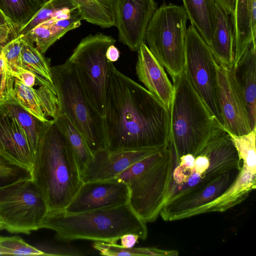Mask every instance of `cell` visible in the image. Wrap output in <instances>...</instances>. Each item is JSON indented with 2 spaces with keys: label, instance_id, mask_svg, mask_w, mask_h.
<instances>
[{
  "label": "cell",
  "instance_id": "1",
  "mask_svg": "<svg viewBox=\"0 0 256 256\" xmlns=\"http://www.w3.org/2000/svg\"><path fill=\"white\" fill-rule=\"evenodd\" d=\"M242 163L230 134L218 126L197 154L174 157L160 216L173 222L240 204L256 188V168Z\"/></svg>",
  "mask_w": 256,
  "mask_h": 256
},
{
  "label": "cell",
  "instance_id": "2",
  "mask_svg": "<svg viewBox=\"0 0 256 256\" xmlns=\"http://www.w3.org/2000/svg\"><path fill=\"white\" fill-rule=\"evenodd\" d=\"M110 150H140L168 146L170 114L145 88L113 66L104 114Z\"/></svg>",
  "mask_w": 256,
  "mask_h": 256
},
{
  "label": "cell",
  "instance_id": "3",
  "mask_svg": "<svg viewBox=\"0 0 256 256\" xmlns=\"http://www.w3.org/2000/svg\"><path fill=\"white\" fill-rule=\"evenodd\" d=\"M31 178L50 212L64 210L83 184L75 155L54 122L36 150Z\"/></svg>",
  "mask_w": 256,
  "mask_h": 256
},
{
  "label": "cell",
  "instance_id": "4",
  "mask_svg": "<svg viewBox=\"0 0 256 256\" xmlns=\"http://www.w3.org/2000/svg\"><path fill=\"white\" fill-rule=\"evenodd\" d=\"M40 228L55 232V238L62 242L86 240L116 244L124 234L132 233L146 239V223L134 212L129 204L76 214L64 210L48 212Z\"/></svg>",
  "mask_w": 256,
  "mask_h": 256
},
{
  "label": "cell",
  "instance_id": "5",
  "mask_svg": "<svg viewBox=\"0 0 256 256\" xmlns=\"http://www.w3.org/2000/svg\"><path fill=\"white\" fill-rule=\"evenodd\" d=\"M172 80L169 142L178 158L197 154L220 125L190 84L184 69Z\"/></svg>",
  "mask_w": 256,
  "mask_h": 256
},
{
  "label": "cell",
  "instance_id": "6",
  "mask_svg": "<svg viewBox=\"0 0 256 256\" xmlns=\"http://www.w3.org/2000/svg\"><path fill=\"white\" fill-rule=\"evenodd\" d=\"M58 114H65L84 136L92 154L107 148L103 116L89 102L73 65L67 60L52 67Z\"/></svg>",
  "mask_w": 256,
  "mask_h": 256
},
{
  "label": "cell",
  "instance_id": "7",
  "mask_svg": "<svg viewBox=\"0 0 256 256\" xmlns=\"http://www.w3.org/2000/svg\"><path fill=\"white\" fill-rule=\"evenodd\" d=\"M188 20L183 6L164 4L156 10L146 30L148 47L172 80L184 69Z\"/></svg>",
  "mask_w": 256,
  "mask_h": 256
},
{
  "label": "cell",
  "instance_id": "8",
  "mask_svg": "<svg viewBox=\"0 0 256 256\" xmlns=\"http://www.w3.org/2000/svg\"><path fill=\"white\" fill-rule=\"evenodd\" d=\"M116 40L101 33L84 38L68 59L73 65L84 90L93 107L103 116L110 76L114 66L106 57Z\"/></svg>",
  "mask_w": 256,
  "mask_h": 256
},
{
  "label": "cell",
  "instance_id": "9",
  "mask_svg": "<svg viewBox=\"0 0 256 256\" xmlns=\"http://www.w3.org/2000/svg\"><path fill=\"white\" fill-rule=\"evenodd\" d=\"M174 164V150L168 146L160 148L150 164L127 185L128 204L146 223L155 222L160 216L168 195Z\"/></svg>",
  "mask_w": 256,
  "mask_h": 256
},
{
  "label": "cell",
  "instance_id": "10",
  "mask_svg": "<svg viewBox=\"0 0 256 256\" xmlns=\"http://www.w3.org/2000/svg\"><path fill=\"white\" fill-rule=\"evenodd\" d=\"M48 212L46 204L31 177L0 187V217L8 232L30 234L40 229Z\"/></svg>",
  "mask_w": 256,
  "mask_h": 256
},
{
  "label": "cell",
  "instance_id": "11",
  "mask_svg": "<svg viewBox=\"0 0 256 256\" xmlns=\"http://www.w3.org/2000/svg\"><path fill=\"white\" fill-rule=\"evenodd\" d=\"M218 64L208 44L190 24L186 36L184 70L190 84L215 120L223 127L217 95Z\"/></svg>",
  "mask_w": 256,
  "mask_h": 256
},
{
  "label": "cell",
  "instance_id": "12",
  "mask_svg": "<svg viewBox=\"0 0 256 256\" xmlns=\"http://www.w3.org/2000/svg\"><path fill=\"white\" fill-rule=\"evenodd\" d=\"M217 95L223 128L231 134L242 136L252 130L248 110L231 69L218 64Z\"/></svg>",
  "mask_w": 256,
  "mask_h": 256
},
{
  "label": "cell",
  "instance_id": "13",
  "mask_svg": "<svg viewBox=\"0 0 256 256\" xmlns=\"http://www.w3.org/2000/svg\"><path fill=\"white\" fill-rule=\"evenodd\" d=\"M156 9L155 0H117L115 26L119 41L138 52L145 42L146 29Z\"/></svg>",
  "mask_w": 256,
  "mask_h": 256
},
{
  "label": "cell",
  "instance_id": "14",
  "mask_svg": "<svg viewBox=\"0 0 256 256\" xmlns=\"http://www.w3.org/2000/svg\"><path fill=\"white\" fill-rule=\"evenodd\" d=\"M128 186L114 179L83 182L64 210L76 214L106 208L128 204Z\"/></svg>",
  "mask_w": 256,
  "mask_h": 256
},
{
  "label": "cell",
  "instance_id": "15",
  "mask_svg": "<svg viewBox=\"0 0 256 256\" xmlns=\"http://www.w3.org/2000/svg\"><path fill=\"white\" fill-rule=\"evenodd\" d=\"M158 149L112 150L105 148L98 150L92 154V160L82 172V181L86 182L112 179L131 164Z\"/></svg>",
  "mask_w": 256,
  "mask_h": 256
},
{
  "label": "cell",
  "instance_id": "16",
  "mask_svg": "<svg viewBox=\"0 0 256 256\" xmlns=\"http://www.w3.org/2000/svg\"><path fill=\"white\" fill-rule=\"evenodd\" d=\"M138 52L136 71L139 80L170 110L173 94V84L168 78L164 66L145 42L140 45Z\"/></svg>",
  "mask_w": 256,
  "mask_h": 256
},
{
  "label": "cell",
  "instance_id": "17",
  "mask_svg": "<svg viewBox=\"0 0 256 256\" xmlns=\"http://www.w3.org/2000/svg\"><path fill=\"white\" fill-rule=\"evenodd\" d=\"M0 154L32 172L34 157L22 128L14 116L0 110Z\"/></svg>",
  "mask_w": 256,
  "mask_h": 256
},
{
  "label": "cell",
  "instance_id": "18",
  "mask_svg": "<svg viewBox=\"0 0 256 256\" xmlns=\"http://www.w3.org/2000/svg\"><path fill=\"white\" fill-rule=\"evenodd\" d=\"M14 100L29 113L42 122L58 114V100L54 87L39 86L38 88L24 85L14 78Z\"/></svg>",
  "mask_w": 256,
  "mask_h": 256
},
{
  "label": "cell",
  "instance_id": "19",
  "mask_svg": "<svg viewBox=\"0 0 256 256\" xmlns=\"http://www.w3.org/2000/svg\"><path fill=\"white\" fill-rule=\"evenodd\" d=\"M83 20L78 7L42 22L26 36L35 43L36 48L42 54L68 31L78 28Z\"/></svg>",
  "mask_w": 256,
  "mask_h": 256
},
{
  "label": "cell",
  "instance_id": "20",
  "mask_svg": "<svg viewBox=\"0 0 256 256\" xmlns=\"http://www.w3.org/2000/svg\"><path fill=\"white\" fill-rule=\"evenodd\" d=\"M231 71L245 102L252 130L256 128V40L250 44Z\"/></svg>",
  "mask_w": 256,
  "mask_h": 256
},
{
  "label": "cell",
  "instance_id": "21",
  "mask_svg": "<svg viewBox=\"0 0 256 256\" xmlns=\"http://www.w3.org/2000/svg\"><path fill=\"white\" fill-rule=\"evenodd\" d=\"M231 18L234 38V65L250 44L256 40V0H236Z\"/></svg>",
  "mask_w": 256,
  "mask_h": 256
},
{
  "label": "cell",
  "instance_id": "22",
  "mask_svg": "<svg viewBox=\"0 0 256 256\" xmlns=\"http://www.w3.org/2000/svg\"><path fill=\"white\" fill-rule=\"evenodd\" d=\"M216 25L209 47L218 62L230 69L234 64V33L231 16L216 5Z\"/></svg>",
  "mask_w": 256,
  "mask_h": 256
},
{
  "label": "cell",
  "instance_id": "23",
  "mask_svg": "<svg viewBox=\"0 0 256 256\" xmlns=\"http://www.w3.org/2000/svg\"><path fill=\"white\" fill-rule=\"evenodd\" d=\"M3 112L14 116L22 128L34 156L46 133L54 122L51 119L42 122L24 110L14 100H8L0 106Z\"/></svg>",
  "mask_w": 256,
  "mask_h": 256
},
{
  "label": "cell",
  "instance_id": "24",
  "mask_svg": "<svg viewBox=\"0 0 256 256\" xmlns=\"http://www.w3.org/2000/svg\"><path fill=\"white\" fill-rule=\"evenodd\" d=\"M184 8L192 24L209 46L216 25L214 0H182Z\"/></svg>",
  "mask_w": 256,
  "mask_h": 256
},
{
  "label": "cell",
  "instance_id": "25",
  "mask_svg": "<svg viewBox=\"0 0 256 256\" xmlns=\"http://www.w3.org/2000/svg\"><path fill=\"white\" fill-rule=\"evenodd\" d=\"M22 36L21 60L23 68L34 75L38 86L54 87L50 59L46 58L26 36Z\"/></svg>",
  "mask_w": 256,
  "mask_h": 256
},
{
  "label": "cell",
  "instance_id": "26",
  "mask_svg": "<svg viewBox=\"0 0 256 256\" xmlns=\"http://www.w3.org/2000/svg\"><path fill=\"white\" fill-rule=\"evenodd\" d=\"M83 20L103 28L115 26L117 0H73Z\"/></svg>",
  "mask_w": 256,
  "mask_h": 256
},
{
  "label": "cell",
  "instance_id": "27",
  "mask_svg": "<svg viewBox=\"0 0 256 256\" xmlns=\"http://www.w3.org/2000/svg\"><path fill=\"white\" fill-rule=\"evenodd\" d=\"M54 122L64 134L71 147L82 174L93 156L88 144L65 114L58 113L54 120Z\"/></svg>",
  "mask_w": 256,
  "mask_h": 256
},
{
  "label": "cell",
  "instance_id": "28",
  "mask_svg": "<svg viewBox=\"0 0 256 256\" xmlns=\"http://www.w3.org/2000/svg\"><path fill=\"white\" fill-rule=\"evenodd\" d=\"M42 6L38 0H0V10L10 21L18 35Z\"/></svg>",
  "mask_w": 256,
  "mask_h": 256
},
{
  "label": "cell",
  "instance_id": "29",
  "mask_svg": "<svg viewBox=\"0 0 256 256\" xmlns=\"http://www.w3.org/2000/svg\"><path fill=\"white\" fill-rule=\"evenodd\" d=\"M94 248L104 256H178L176 250H164L154 248H125L117 244L94 242Z\"/></svg>",
  "mask_w": 256,
  "mask_h": 256
},
{
  "label": "cell",
  "instance_id": "30",
  "mask_svg": "<svg viewBox=\"0 0 256 256\" xmlns=\"http://www.w3.org/2000/svg\"><path fill=\"white\" fill-rule=\"evenodd\" d=\"M77 7L73 0H50L44 4L30 21L19 30L18 36L24 35L37 25Z\"/></svg>",
  "mask_w": 256,
  "mask_h": 256
},
{
  "label": "cell",
  "instance_id": "31",
  "mask_svg": "<svg viewBox=\"0 0 256 256\" xmlns=\"http://www.w3.org/2000/svg\"><path fill=\"white\" fill-rule=\"evenodd\" d=\"M22 36L20 35L6 44L0 53L14 76L18 74L26 71L23 68L22 64Z\"/></svg>",
  "mask_w": 256,
  "mask_h": 256
},
{
  "label": "cell",
  "instance_id": "32",
  "mask_svg": "<svg viewBox=\"0 0 256 256\" xmlns=\"http://www.w3.org/2000/svg\"><path fill=\"white\" fill-rule=\"evenodd\" d=\"M31 177L30 171L0 154V187L20 178Z\"/></svg>",
  "mask_w": 256,
  "mask_h": 256
},
{
  "label": "cell",
  "instance_id": "33",
  "mask_svg": "<svg viewBox=\"0 0 256 256\" xmlns=\"http://www.w3.org/2000/svg\"><path fill=\"white\" fill-rule=\"evenodd\" d=\"M0 246L12 251V255L48 256L42 250L33 247L20 236H0Z\"/></svg>",
  "mask_w": 256,
  "mask_h": 256
},
{
  "label": "cell",
  "instance_id": "34",
  "mask_svg": "<svg viewBox=\"0 0 256 256\" xmlns=\"http://www.w3.org/2000/svg\"><path fill=\"white\" fill-rule=\"evenodd\" d=\"M14 78L0 54V106L7 101L14 100Z\"/></svg>",
  "mask_w": 256,
  "mask_h": 256
},
{
  "label": "cell",
  "instance_id": "35",
  "mask_svg": "<svg viewBox=\"0 0 256 256\" xmlns=\"http://www.w3.org/2000/svg\"><path fill=\"white\" fill-rule=\"evenodd\" d=\"M18 36L12 24H0V54L4 47Z\"/></svg>",
  "mask_w": 256,
  "mask_h": 256
},
{
  "label": "cell",
  "instance_id": "36",
  "mask_svg": "<svg viewBox=\"0 0 256 256\" xmlns=\"http://www.w3.org/2000/svg\"><path fill=\"white\" fill-rule=\"evenodd\" d=\"M18 79L24 85L29 87H34L38 86L36 78L34 74L28 71H24L14 76Z\"/></svg>",
  "mask_w": 256,
  "mask_h": 256
},
{
  "label": "cell",
  "instance_id": "37",
  "mask_svg": "<svg viewBox=\"0 0 256 256\" xmlns=\"http://www.w3.org/2000/svg\"><path fill=\"white\" fill-rule=\"evenodd\" d=\"M140 238L138 235L128 233L122 235L120 238L121 246L125 248H132Z\"/></svg>",
  "mask_w": 256,
  "mask_h": 256
},
{
  "label": "cell",
  "instance_id": "38",
  "mask_svg": "<svg viewBox=\"0 0 256 256\" xmlns=\"http://www.w3.org/2000/svg\"><path fill=\"white\" fill-rule=\"evenodd\" d=\"M230 16L232 14L236 0H214Z\"/></svg>",
  "mask_w": 256,
  "mask_h": 256
},
{
  "label": "cell",
  "instance_id": "39",
  "mask_svg": "<svg viewBox=\"0 0 256 256\" xmlns=\"http://www.w3.org/2000/svg\"><path fill=\"white\" fill-rule=\"evenodd\" d=\"M120 52L114 44L110 45L107 49L106 57L110 62H116L120 58Z\"/></svg>",
  "mask_w": 256,
  "mask_h": 256
},
{
  "label": "cell",
  "instance_id": "40",
  "mask_svg": "<svg viewBox=\"0 0 256 256\" xmlns=\"http://www.w3.org/2000/svg\"><path fill=\"white\" fill-rule=\"evenodd\" d=\"M12 24L8 19L0 10V24Z\"/></svg>",
  "mask_w": 256,
  "mask_h": 256
},
{
  "label": "cell",
  "instance_id": "41",
  "mask_svg": "<svg viewBox=\"0 0 256 256\" xmlns=\"http://www.w3.org/2000/svg\"><path fill=\"white\" fill-rule=\"evenodd\" d=\"M0 255H12V251L0 246Z\"/></svg>",
  "mask_w": 256,
  "mask_h": 256
},
{
  "label": "cell",
  "instance_id": "42",
  "mask_svg": "<svg viewBox=\"0 0 256 256\" xmlns=\"http://www.w3.org/2000/svg\"><path fill=\"white\" fill-rule=\"evenodd\" d=\"M4 230V224L2 223L1 218L0 217V232H1L2 230Z\"/></svg>",
  "mask_w": 256,
  "mask_h": 256
},
{
  "label": "cell",
  "instance_id": "43",
  "mask_svg": "<svg viewBox=\"0 0 256 256\" xmlns=\"http://www.w3.org/2000/svg\"><path fill=\"white\" fill-rule=\"evenodd\" d=\"M50 0H38V1L40 2L42 4V5H44V4H46V2H48L49 1H50Z\"/></svg>",
  "mask_w": 256,
  "mask_h": 256
}]
</instances>
